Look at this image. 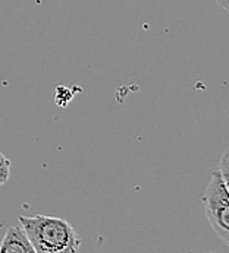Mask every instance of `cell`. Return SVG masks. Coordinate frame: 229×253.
<instances>
[{"mask_svg":"<svg viewBox=\"0 0 229 253\" xmlns=\"http://www.w3.org/2000/svg\"><path fill=\"white\" fill-rule=\"evenodd\" d=\"M56 95H62V98L59 97V98H55L56 100V103L59 104V106H62V100H65L63 103H65V106L71 101V98H72V92L68 89V88H65V86H57L56 88Z\"/></svg>","mask_w":229,"mask_h":253,"instance_id":"5","label":"cell"},{"mask_svg":"<svg viewBox=\"0 0 229 253\" xmlns=\"http://www.w3.org/2000/svg\"><path fill=\"white\" fill-rule=\"evenodd\" d=\"M229 183L221 174L219 169L212 171L206 187L203 204L206 217L216 236L229 245Z\"/></svg>","mask_w":229,"mask_h":253,"instance_id":"2","label":"cell"},{"mask_svg":"<svg viewBox=\"0 0 229 253\" xmlns=\"http://www.w3.org/2000/svg\"><path fill=\"white\" fill-rule=\"evenodd\" d=\"M216 3H218L224 10H229V0H216Z\"/></svg>","mask_w":229,"mask_h":253,"instance_id":"7","label":"cell"},{"mask_svg":"<svg viewBox=\"0 0 229 253\" xmlns=\"http://www.w3.org/2000/svg\"><path fill=\"white\" fill-rule=\"evenodd\" d=\"M228 151H225L224 152V155H222V161H221V169H219V171H221V174H222V177L225 179V180L229 183V177H228Z\"/></svg>","mask_w":229,"mask_h":253,"instance_id":"6","label":"cell"},{"mask_svg":"<svg viewBox=\"0 0 229 253\" xmlns=\"http://www.w3.org/2000/svg\"><path fill=\"white\" fill-rule=\"evenodd\" d=\"M19 224L25 230L36 253H76L81 248V237L63 218L21 215Z\"/></svg>","mask_w":229,"mask_h":253,"instance_id":"1","label":"cell"},{"mask_svg":"<svg viewBox=\"0 0 229 253\" xmlns=\"http://www.w3.org/2000/svg\"><path fill=\"white\" fill-rule=\"evenodd\" d=\"M10 176V160L0 152V186L9 180Z\"/></svg>","mask_w":229,"mask_h":253,"instance_id":"4","label":"cell"},{"mask_svg":"<svg viewBox=\"0 0 229 253\" xmlns=\"http://www.w3.org/2000/svg\"><path fill=\"white\" fill-rule=\"evenodd\" d=\"M0 253H36L21 224L10 225L0 243Z\"/></svg>","mask_w":229,"mask_h":253,"instance_id":"3","label":"cell"}]
</instances>
